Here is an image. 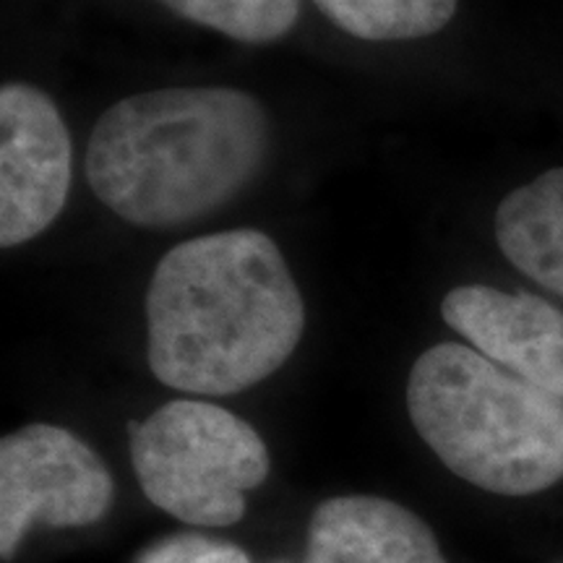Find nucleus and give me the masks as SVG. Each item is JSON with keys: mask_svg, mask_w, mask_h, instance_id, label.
I'll return each mask as SVG.
<instances>
[{"mask_svg": "<svg viewBox=\"0 0 563 563\" xmlns=\"http://www.w3.org/2000/svg\"><path fill=\"white\" fill-rule=\"evenodd\" d=\"M146 319L154 376L173 389L222 397L287 363L306 308L277 243L262 230H228L162 258Z\"/></svg>", "mask_w": 563, "mask_h": 563, "instance_id": "1", "label": "nucleus"}, {"mask_svg": "<svg viewBox=\"0 0 563 563\" xmlns=\"http://www.w3.org/2000/svg\"><path fill=\"white\" fill-rule=\"evenodd\" d=\"M269 121L241 89L180 87L133 95L102 112L87 178L136 228H175L241 194L262 170Z\"/></svg>", "mask_w": 563, "mask_h": 563, "instance_id": "2", "label": "nucleus"}, {"mask_svg": "<svg viewBox=\"0 0 563 563\" xmlns=\"http://www.w3.org/2000/svg\"><path fill=\"white\" fill-rule=\"evenodd\" d=\"M407 407L435 456L477 488L532 496L563 481V402L483 352L454 342L422 352Z\"/></svg>", "mask_w": 563, "mask_h": 563, "instance_id": "3", "label": "nucleus"}, {"mask_svg": "<svg viewBox=\"0 0 563 563\" xmlns=\"http://www.w3.org/2000/svg\"><path fill=\"white\" fill-rule=\"evenodd\" d=\"M141 490L188 525L224 527L245 514V493L269 475V452L249 422L222 407L175 399L131 426Z\"/></svg>", "mask_w": 563, "mask_h": 563, "instance_id": "4", "label": "nucleus"}, {"mask_svg": "<svg viewBox=\"0 0 563 563\" xmlns=\"http://www.w3.org/2000/svg\"><path fill=\"white\" fill-rule=\"evenodd\" d=\"M112 477L66 428L26 426L0 441V555L11 559L30 527H84L104 517Z\"/></svg>", "mask_w": 563, "mask_h": 563, "instance_id": "5", "label": "nucleus"}, {"mask_svg": "<svg viewBox=\"0 0 563 563\" xmlns=\"http://www.w3.org/2000/svg\"><path fill=\"white\" fill-rule=\"evenodd\" d=\"M70 136L51 97L32 84L0 89V245L37 238L68 199Z\"/></svg>", "mask_w": 563, "mask_h": 563, "instance_id": "6", "label": "nucleus"}, {"mask_svg": "<svg viewBox=\"0 0 563 563\" xmlns=\"http://www.w3.org/2000/svg\"><path fill=\"white\" fill-rule=\"evenodd\" d=\"M441 316L493 363L563 402V313L530 292L454 287Z\"/></svg>", "mask_w": 563, "mask_h": 563, "instance_id": "7", "label": "nucleus"}, {"mask_svg": "<svg viewBox=\"0 0 563 563\" xmlns=\"http://www.w3.org/2000/svg\"><path fill=\"white\" fill-rule=\"evenodd\" d=\"M306 563H446L418 514L376 496L323 501L308 525Z\"/></svg>", "mask_w": 563, "mask_h": 563, "instance_id": "8", "label": "nucleus"}, {"mask_svg": "<svg viewBox=\"0 0 563 563\" xmlns=\"http://www.w3.org/2000/svg\"><path fill=\"white\" fill-rule=\"evenodd\" d=\"M496 241L519 272L563 298V167L498 203Z\"/></svg>", "mask_w": 563, "mask_h": 563, "instance_id": "9", "label": "nucleus"}, {"mask_svg": "<svg viewBox=\"0 0 563 563\" xmlns=\"http://www.w3.org/2000/svg\"><path fill=\"white\" fill-rule=\"evenodd\" d=\"M342 32L368 42L420 40L454 19L456 0H313Z\"/></svg>", "mask_w": 563, "mask_h": 563, "instance_id": "10", "label": "nucleus"}, {"mask_svg": "<svg viewBox=\"0 0 563 563\" xmlns=\"http://www.w3.org/2000/svg\"><path fill=\"white\" fill-rule=\"evenodd\" d=\"M178 16L249 45L285 37L300 13V0H159Z\"/></svg>", "mask_w": 563, "mask_h": 563, "instance_id": "11", "label": "nucleus"}, {"mask_svg": "<svg viewBox=\"0 0 563 563\" xmlns=\"http://www.w3.org/2000/svg\"><path fill=\"white\" fill-rule=\"evenodd\" d=\"M136 563H251V559L232 543L201 534H178L146 548Z\"/></svg>", "mask_w": 563, "mask_h": 563, "instance_id": "12", "label": "nucleus"}]
</instances>
